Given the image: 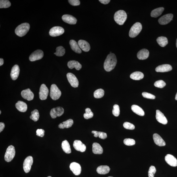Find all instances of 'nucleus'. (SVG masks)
I'll return each mask as SVG.
<instances>
[{"label":"nucleus","mask_w":177,"mask_h":177,"mask_svg":"<svg viewBox=\"0 0 177 177\" xmlns=\"http://www.w3.org/2000/svg\"><path fill=\"white\" fill-rule=\"evenodd\" d=\"M117 62V58L115 54L111 53L108 54L104 63L105 70L110 72L115 68Z\"/></svg>","instance_id":"f257e3e1"},{"label":"nucleus","mask_w":177,"mask_h":177,"mask_svg":"<svg viewBox=\"0 0 177 177\" xmlns=\"http://www.w3.org/2000/svg\"><path fill=\"white\" fill-rule=\"evenodd\" d=\"M127 18V15L123 10L117 11L115 13L114 19L115 22L119 25H123Z\"/></svg>","instance_id":"f03ea898"},{"label":"nucleus","mask_w":177,"mask_h":177,"mask_svg":"<svg viewBox=\"0 0 177 177\" xmlns=\"http://www.w3.org/2000/svg\"><path fill=\"white\" fill-rule=\"evenodd\" d=\"M30 28V26L29 23H25L21 24L17 26L15 29V33L19 36H23L27 33Z\"/></svg>","instance_id":"7ed1b4c3"},{"label":"nucleus","mask_w":177,"mask_h":177,"mask_svg":"<svg viewBox=\"0 0 177 177\" xmlns=\"http://www.w3.org/2000/svg\"><path fill=\"white\" fill-rule=\"evenodd\" d=\"M142 25L139 23H136L131 28L129 33V36L131 38H134L137 36L141 31Z\"/></svg>","instance_id":"20e7f679"},{"label":"nucleus","mask_w":177,"mask_h":177,"mask_svg":"<svg viewBox=\"0 0 177 177\" xmlns=\"http://www.w3.org/2000/svg\"><path fill=\"white\" fill-rule=\"evenodd\" d=\"M62 92L56 84L51 85L50 89V96L52 99L56 100L60 98Z\"/></svg>","instance_id":"39448f33"},{"label":"nucleus","mask_w":177,"mask_h":177,"mask_svg":"<svg viewBox=\"0 0 177 177\" xmlns=\"http://www.w3.org/2000/svg\"><path fill=\"white\" fill-rule=\"evenodd\" d=\"M16 153L15 148L14 146L10 145L7 149L4 156V159L7 162H10L14 158Z\"/></svg>","instance_id":"423d86ee"},{"label":"nucleus","mask_w":177,"mask_h":177,"mask_svg":"<svg viewBox=\"0 0 177 177\" xmlns=\"http://www.w3.org/2000/svg\"><path fill=\"white\" fill-rule=\"evenodd\" d=\"M33 163V159L32 156H28L25 159L23 164V168L26 173H28L30 171Z\"/></svg>","instance_id":"0eeeda50"},{"label":"nucleus","mask_w":177,"mask_h":177,"mask_svg":"<svg viewBox=\"0 0 177 177\" xmlns=\"http://www.w3.org/2000/svg\"><path fill=\"white\" fill-rule=\"evenodd\" d=\"M64 32V30L63 28L60 26H56L50 29L49 34L52 36L56 37L61 35Z\"/></svg>","instance_id":"6e6552de"},{"label":"nucleus","mask_w":177,"mask_h":177,"mask_svg":"<svg viewBox=\"0 0 177 177\" xmlns=\"http://www.w3.org/2000/svg\"><path fill=\"white\" fill-rule=\"evenodd\" d=\"M64 113V109L62 107H58L52 109L50 111V115L52 119H55L57 117L62 116Z\"/></svg>","instance_id":"1a4fd4ad"},{"label":"nucleus","mask_w":177,"mask_h":177,"mask_svg":"<svg viewBox=\"0 0 177 177\" xmlns=\"http://www.w3.org/2000/svg\"><path fill=\"white\" fill-rule=\"evenodd\" d=\"M49 94V90L47 87L44 84L41 85L39 92V97L41 100L47 99Z\"/></svg>","instance_id":"9d476101"},{"label":"nucleus","mask_w":177,"mask_h":177,"mask_svg":"<svg viewBox=\"0 0 177 177\" xmlns=\"http://www.w3.org/2000/svg\"><path fill=\"white\" fill-rule=\"evenodd\" d=\"M43 52L42 50H37L33 52L30 56L29 60L31 62L40 60L43 58Z\"/></svg>","instance_id":"9b49d317"},{"label":"nucleus","mask_w":177,"mask_h":177,"mask_svg":"<svg viewBox=\"0 0 177 177\" xmlns=\"http://www.w3.org/2000/svg\"><path fill=\"white\" fill-rule=\"evenodd\" d=\"M67 77L68 80L71 86L74 88H77L78 86L79 82L78 79L73 74L68 73Z\"/></svg>","instance_id":"f8f14e48"},{"label":"nucleus","mask_w":177,"mask_h":177,"mask_svg":"<svg viewBox=\"0 0 177 177\" xmlns=\"http://www.w3.org/2000/svg\"><path fill=\"white\" fill-rule=\"evenodd\" d=\"M70 168L74 174L76 176L79 175L81 172V167L80 164L77 163H72L70 165Z\"/></svg>","instance_id":"ddd939ff"},{"label":"nucleus","mask_w":177,"mask_h":177,"mask_svg":"<svg viewBox=\"0 0 177 177\" xmlns=\"http://www.w3.org/2000/svg\"><path fill=\"white\" fill-rule=\"evenodd\" d=\"M173 15L171 14H167L164 15L158 20V21L161 25H167L171 21L173 18Z\"/></svg>","instance_id":"4468645a"},{"label":"nucleus","mask_w":177,"mask_h":177,"mask_svg":"<svg viewBox=\"0 0 177 177\" xmlns=\"http://www.w3.org/2000/svg\"><path fill=\"white\" fill-rule=\"evenodd\" d=\"M21 95L24 99L27 100L28 101L32 100L34 97L33 93L29 89H27L22 91Z\"/></svg>","instance_id":"2eb2a0df"},{"label":"nucleus","mask_w":177,"mask_h":177,"mask_svg":"<svg viewBox=\"0 0 177 177\" xmlns=\"http://www.w3.org/2000/svg\"><path fill=\"white\" fill-rule=\"evenodd\" d=\"M73 147L78 151L84 152L86 150V146L82 142L79 140H76L74 142Z\"/></svg>","instance_id":"dca6fc26"},{"label":"nucleus","mask_w":177,"mask_h":177,"mask_svg":"<svg viewBox=\"0 0 177 177\" xmlns=\"http://www.w3.org/2000/svg\"><path fill=\"white\" fill-rule=\"evenodd\" d=\"M165 160L168 164L172 167L177 166V160L175 157L170 154H168L165 157Z\"/></svg>","instance_id":"f3484780"},{"label":"nucleus","mask_w":177,"mask_h":177,"mask_svg":"<svg viewBox=\"0 0 177 177\" xmlns=\"http://www.w3.org/2000/svg\"><path fill=\"white\" fill-rule=\"evenodd\" d=\"M63 21L64 22L70 25H75L77 22V19L75 17L69 15H65L62 17Z\"/></svg>","instance_id":"a211bd4d"},{"label":"nucleus","mask_w":177,"mask_h":177,"mask_svg":"<svg viewBox=\"0 0 177 177\" xmlns=\"http://www.w3.org/2000/svg\"><path fill=\"white\" fill-rule=\"evenodd\" d=\"M156 118L157 121L159 123L164 125L168 123V121L166 118L160 111H156Z\"/></svg>","instance_id":"6ab92c4d"},{"label":"nucleus","mask_w":177,"mask_h":177,"mask_svg":"<svg viewBox=\"0 0 177 177\" xmlns=\"http://www.w3.org/2000/svg\"><path fill=\"white\" fill-rule=\"evenodd\" d=\"M78 44L80 48L84 52H88L90 49V45L86 41L83 40H79L78 41Z\"/></svg>","instance_id":"aec40b11"},{"label":"nucleus","mask_w":177,"mask_h":177,"mask_svg":"<svg viewBox=\"0 0 177 177\" xmlns=\"http://www.w3.org/2000/svg\"><path fill=\"white\" fill-rule=\"evenodd\" d=\"M149 55L148 50L143 49L139 51L137 54V57L140 60H145L147 59Z\"/></svg>","instance_id":"412c9836"},{"label":"nucleus","mask_w":177,"mask_h":177,"mask_svg":"<svg viewBox=\"0 0 177 177\" xmlns=\"http://www.w3.org/2000/svg\"><path fill=\"white\" fill-rule=\"evenodd\" d=\"M20 72V69L18 65H16L13 66L11 73V76L13 80H16L18 78Z\"/></svg>","instance_id":"4be33fe9"},{"label":"nucleus","mask_w":177,"mask_h":177,"mask_svg":"<svg viewBox=\"0 0 177 177\" xmlns=\"http://www.w3.org/2000/svg\"><path fill=\"white\" fill-rule=\"evenodd\" d=\"M154 143L157 145L164 146L166 145L165 142L160 135L157 134H154L153 135Z\"/></svg>","instance_id":"5701e85b"},{"label":"nucleus","mask_w":177,"mask_h":177,"mask_svg":"<svg viewBox=\"0 0 177 177\" xmlns=\"http://www.w3.org/2000/svg\"><path fill=\"white\" fill-rule=\"evenodd\" d=\"M172 67L169 64H165L159 66L156 68V71L157 72H166L171 71Z\"/></svg>","instance_id":"b1692460"},{"label":"nucleus","mask_w":177,"mask_h":177,"mask_svg":"<svg viewBox=\"0 0 177 177\" xmlns=\"http://www.w3.org/2000/svg\"><path fill=\"white\" fill-rule=\"evenodd\" d=\"M67 65L70 69H72L74 68H75L77 70H80L82 68V65L77 61L75 60L69 61Z\"/></svg>","instance_id":"393cba45"},{"label":"nucleus","mask_w":177,"mask_h":177,"mask_svg":"<svg viewBox=\"0 0 177 177\" xmlns=\"http://www.w3.org/2000/svg\"><path fill=\"white\" fill-rule=\"evenodd\" d=\"M70 45L73 51L78 54L82 53V50L79 46L78 43L76 41L74 40H71L70 41Z\"/></svg>","instance_id":"a878e982"},{"label":"nucleus","mask_w":177,"mask_h":177,"mask_svg":"<svg viewBox=\"0 0 177 177\" xmlns=\"http://www.w3.org/2000/svg\"><path fill=\"white\" fill-rule=\"evenodd\" d=\"M16 107L17 110L21 112H26L27 109V104L25 102L20 101H18L16 103Z\"/></svg>","instance_id":"bb28decb"},{"label":"nucleus","mask_w":177,"mask_h":177,"mask_svg":"<svg viewBox=\"0 0 177 177\" xmlns=\"http://www.w3.org/2000/svg\"><path fill=\"white\" fill-rule=\"evenodd\" d=\"M92 151L95 154H101L103 152V149L99 144L94 143L93 144Z\"/></svg>","instance_id":"cd10ccee"},{"label":"nucleus","mask_w":177,"mask_h":177,"mask_svg":"<svg viewBox=\"0 0 177 177\" xmlns=\"http://www.w3.org/2000/svg\"><path fill=\"white\" fill-rule=\"evenodd\" d=\"M110 168L108 166H100L97 168V171L98 174H105L109 173L110 171Z\"/></svg>","instance_id":"c85d7f7f"},{"label":"nucleus","mask_w":177,"mask_h":177,"mask_svg":"<svg viewBox=\"0 0 177 177\" xmlns=\"http://www.w3.org/2000/svg\"><path fill=\"white\" fill-rule=\"evenodd\" d=\"M131 109L133 112L137 115L141 116H143L145 115V113L143 109L137 105H133L131 107Z\"/></svg>","instance_id":"c756f323"},{"label":"nucleus","mask_w":177,"mask_h":177,"mask_svg":"<svg viewBox=\"0 0 177 177\" xmlns=\"http://www.w3.org/2000/svg\"><path fill=\"white\" fill-rule=\"evenodd\" d=\"M74 123V121L72 119H69L63 122L59 125L58 127L60 129L68 128L71 127Z\"/></svg>","instance_id":"7c9ffc66"},{"label":"nucleus","mask_w":177,"mask_h":177,"mask_svg":"<svg viewBox=\"0 0 177 177\" xmlns=\"http://www.w3.org/2000/svg\"><path fill=\"white\" fill-rule=\"evenodd\" d=\"M144 77L143 74L140 72H135L131 74L130 77L134 80H140Z\"/></svg>","instance_id":"2f4dec72"},{"label":"nucleus","mask_w":177,"mask_h":177,"mask_svg":"<svg viewBox=\"0 0 177 177\" xmlns=\"http://www.w3.org/2000/svg\"><path fill=\"white\" fill-rule=\"evenodd\" d=\"M62 147L63 150L66 153L69 154L71 152L70 146L67 140H65L62 142Z\"/></svg>","instance_id":"473e14b6"},{"label":"nucleus","mask_w":177,"mask_h":177,"mask_svg":"<svg viewBox=\"0 0 177 177\" xmlns=\"http://www.w3.org/2000/svg\"><path fill=\"white\" fill-rule=\"evenodd\" d=\"M164 8L160 7L153 10L151 13V16L153 17H157L160 16L162 14Z\"/></svg>","instance_id":"72a5a7b5"},{"label":"nucleus","mask_w":177,"mask_h":177,"mask_svg":"<svg viewBox=\"0 0 177 177\" xmlns=\"http://www.w3.org/2000/svg\"><path fill=\"white\" fill-rule=\"evenodd\" d=\"M156 41L158 44L162 47H165L168 44V39L165 37H159L157 38Z\"/></svg>","instance_id":"f704fd0d"},{"label":"nucleus","mask_w":177,"mask_h":177,"mask_svg":"<svg viewBox=\"0 0 177 177\" xmlns=\"http://www.w3.org/2000/svg\"><path fill=\"white\" fill-rule=\"evenodd\" d=\"M104 95V91L103 89H97L94 93V97L96 98H100L103 97Z\"/></svg>","instance_id":"c9c22d12"},{"label":"nucleus","mask_w":177,"mask_h":177,"mask_svg":"<svg viewBox=\"0 0 177 177\" xmlns=\"http://www.w3.org/2000/svg\"><path fill=\"white\" fill-rule=\"evenodd\" d=\"M56 50V52L54 53V54H56V56H62L65 54V50L64 48L61 46L57 47Z\"/></svg>","instance_id":"e433bc0d"},{"label":"nucleus","mask_w":177,"mask_h":177,"mask_svg":"<svg viewBox=\"0 0 177 177\" xmlns=\"http://www.w3.org/2000/svg\"><path fill=\"white\" fill-rule=\"evenodd\" d=\"M31 113V115L30 117V119L36 122L38 121L39 117V115L38 111L36 109V110L32 111Z\"/></svg>","instance_id":"4c0bfd02"},{"label":"nucleus","mask_w":177,"mask_h":177,"mask_svg":"<svg viewBox=\"0 0 177 177\" xmlns=\"http://www.w3.org/2000/svg\"><path fill=\"white\" fill-rule=\"evenodd\" d=\"M93 113L92 112L90 109L87 108L85 109V113H84V116L85 119H88L92 118Z\"/></svg>","instance_id":"58836bf2"},{"label":"nucleus","mask_w":177,"mask_h":177,"mask_svg":"<svg viewBox=\"0 0 177 177\" xmlns=\"http://www.w3.org/2000/svg\"><path fill=\"white\" fill-rule=\"evenodd\" d=\"M11 5L10 2L8 0H1L0 1V8H6L9 7Z\"/></svg>","instance_id":"ea45409f"},{"label":"nucleus","mask_w":177,"mask_h":177,"mask_svg":"<svg viewBox=\"0 0 177 177\" xmlns=\"http://www.w3.org/2000/svg\"><path fill=\"white\" fill-rule=\"evenodd\" d=\"M119 107L118 105L115 104L113 106V109L112 111L113 114L115 117L119 116L120 114Z\"/></svg>","instance_id":"a19ab883"},{"label":"nucleus","mask_w":177,"mask_h":177,"mask_svg":"<svg viewBox=\"0 0 177 177\" xmlns=\"http://www.w3.org/2000/svg\"><path fill=\"white\" fill-rule=\"evenodd\" d=\"M166 85L165 82L162 80H159L154 83V85L155 87L159 88H163Z\"/></svg>","instance_id":"79ce46f5"},{"label":"nucleus","mask_w":177,"mask_h":177,"mask_svg":"<svg viewBox=\"0 0 177 177\" xmlns=\"http://www.w3.org/2000/svg\"><path fill=\"white\" fill-rule=\"evenodd\" d=\"M124 143L126 145L131 146L135 145V142L134 139H126L124 140Z\"/></svg>","instance_id":"37998d69"},{"label":"nucleus","mask_w":177,"mask_h":177,"mask_svg":"<svg viewBox=\"0 0 177 177\" xmlns=\"http://www.w3.org/2000/svg\"><path fill=\"white\" fill-rule=\"evenodd\" d=\"M156 172V168L153 166H151L148 171V176L149 177H154Z\"/></svg>","instance_id":"c03bdc74"},{"label":"nucleus","mask_w":177,"mask_h":177,"mask_svg":"<svg viewBox=\"0 0 177 177\" xmlns=\"http://www.w3.org/2000/svg\"><path fill=\"white\" fill-rule=\"evenodd\" d=\"M123 126L125 128L128 130H133L135 129V126L134 125L128 122H125Z\"/></svg>","instance_id":"a18cd8bd"},{"label":"nucleus","mask_w":177,"mask_h":177,"mask_svg":"<svg viewBox=\"0 0 177 177\" xmlns=\"http://www.w3.org/2000/svg\"><path fill=\"white\" fill-rule=\"evenodd\" d=\"M142 95L143 97L148 98V99H154L156 98L154 95L147 92H143L142 93Z\"/></svg>","instance_id":"49530a36"},{"label":"nucleus","mask_w":177,"mask_h":177,"mask_svg":"<svg viewBox=\"0 0 177 177\" xmlns=\"http://www.w3.org/2000/svg\"><path fill=\"white\" fill-rule=\"evenodd\" d=\"M45 131L42 129H38L36 131V135L37 136L43 137L44 135Z\"/></svg>","instance_id":"de8ad7c7"},{"label":"nucleus","mask_w":177,"mask_h":177,"mask_svg":"<svg viewBox=\"0 0 177 177\" xmlns=\"http://www.w3.org/2000/svg\"><path fill=\"white\" fill-rule=\"evenodd\" d=\"M69 3L71 5L74 6L79 5L80 1L79 0H69Z\"/></svg>","instance_id":"09e8293b"},{"label":"nucleus","mask_w":177,"mask_h":177,"mask_svg":"<svg viewBox=\"0 0 177 177\" xmlns=\"http://www.w3.org/2000/svg\"><path fill=\"white\" fill-rule=\"evenodd\" d=\"M97 133L98 137H99L100 139H104L107 138V137L106 133L103 132H97Z\"/></svg>","instance_id":"8fccbe9b"},{"label":"nucleus","mask_w":177,"mask_h":177,"mask_svg":"<svg viewBox=\"0 0 177 177\" xmlns=\"http://www.w3.org/2000/svg\"><path fill=\"white\" fill-rule=\"evenodd\" d=\"M4 128H5V124L3 122H1L0 123V132H1L3 130Z\"/></svg>","instance_id":"3c124183"},{"label":"nucleus","mask_w":177,"mask_h":177,"mask_svg":"<svg viewBox=\"0 0 177 177\" xmlns=\"http://www.w3.org/2000/svg\"><path fill=\"white\" fill-rule=\"evenodd\" d=\"M99 1L102 4H107L110 3V0H99Z\"/></svg>","instance_id":"603ef678"},{"label":"nucleus","mask_w":177,"mask_h":177,"mask_svg":"<svg viewBox=\"0 0 177 177\" xmlns=\"http://www.w3.org/2000/svg\"><path fill=\"white\" fill-rule=\"evenodd\" d=\"M91 133H93V134H94V136L95 137H98V135L97 133V131H92Z\"/></svg>","instance_id":"864d4df0"},{"label":"nucleus","mask_w":177,"mask_h":177,"mask_svg":"<svg viewBox=\"0 0 177 177\" xmlns=\"http://www.w3.org/2000/svg\"><path fill=\"white\" fill-rule=\"evenodd\" d=\"M4 63V60L3 59L1 58L0 59V66H1L2 65H3Z\"/></svg>","instance_id":"5fc2aeb1"},{"label":"nucleus","mask_w":177,"mask_h":177,"mask_svg":"<svg viewBox=\"0 0 177 177\" xmlns=\"http://www.w3.org/2000/svg\"><path fill=\"white\" fill-rule=\"evenodd\" d=\"M175 99L176 100H177V93L176 95Z\"/></svg>","instance_id":"6e6d98bb"},{"label":"nucleus","mask_w":177,"mask_h":177,"mask_svg":"<svg viewBox=\"0 0 177 177\" xmlns=\"http://www.w3.org/2000/svg\"><path fill=\"white\" fill-rule=\"evenodd\" d=\"M176 46L177 48V39H176Z\"/></svg>","instance_id":"4d7b16f0"},{"label":"nucleus","mask_w":177,"mask_h":177,"mask_svg":"<svg viewBox=\"0 0 177 177\" xmlns=\"http://www.w3.org/2000/svg\"><path fill=\"white\" fill-rule=\"evenodd\" d=\"M1 111H0V114H1Z\"/></svg>","instance_id":"13d9d810"},{"label":"nucleus","mask_w":177,"mask_h":177,"mask_svg":"<svg viewBox=\"0 0 177 177\" xmlns=\"http://www.w3.org/2000/svg\"><path fill=\"white\" fill-rule=\"evenodd\" d=\"M48 177H52L51 176H48Z\"/></svg>","instance_id":"bf43d9fd"},{"label":"nucleus","mask_w":177,"mask_h":177,"mask_svg":"<svg viewBox=\"0 0 177 177\" xmlns=\"http://www.w3.org/2000/svg\"><path fill=\"white\" fill-rule=\"evenodd\" d=\"M108 177H113L110 176H109Z\"/></svg>","instance_id":"052dcab7"}]
</instances>
